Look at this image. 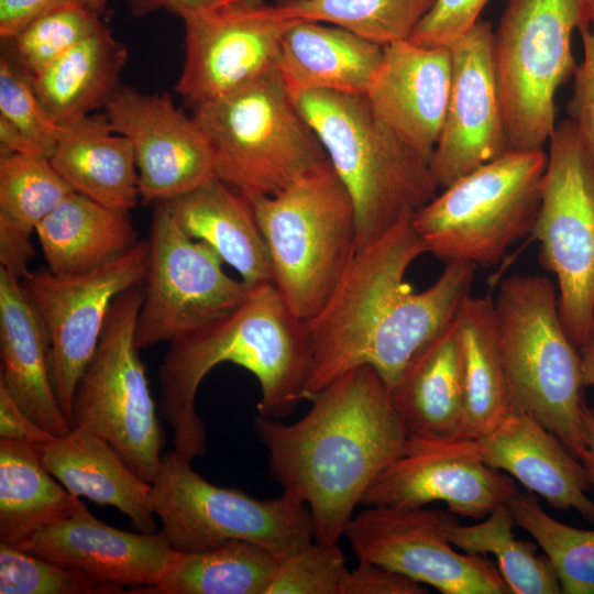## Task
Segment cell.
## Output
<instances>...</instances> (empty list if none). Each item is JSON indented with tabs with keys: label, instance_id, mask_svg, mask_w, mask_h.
<instances>
[{
	"label": "cell",
	"instance_id": "1",
	"mask_svg": "<svg viewBox=\"0 0 594 594\" xmlns=\"http://www.w3.org/2000/svg\"><path fill=\"white\" fill-rule=\"evenodd\" d=\"M413 216L356 250L324 306L306 320L312 355L308 400L360 365L372 366L391 387L471 295L477 266L465 261L446 262L421 292L406 282L408 267L427 253Z\"/></svg>",
	"mask_w": 594,
	"mask_h": 594
},
{
	"label": "cell",
	"instance_id": "2",
	"mask_svg": "<svg viewBox=\"0 0 594 594\" xmlns=\"http://www.w3.org/2000/svg\"><path fill=\"white\" fill-rule=\"evenodd\" d=\"M294 424L256 415L254 431L283 494L307 506L319 542H339L378 475L405 454L409 433L389 387L370 365L349 370Z\"/></svg>",
	"mask_w": 594,
	"mask_h": 594
},
{
	"label": "cell",
	"instance_id": "3",
	"mask_svg": "<svg viewBox=\"0 0 594 594\" xmlns=\"http://www.w3.org/2000/svg\"><path fill=\"white\" fill-rule=\"evenodd\" d=\"M168 343L158 370L160 415L172 429L173 451L187 460L207 452L196 396L220 363L253 374L263 416L286 417L308 400L312 355L307 321L289 310L273 283L251 287L235 308Z\"/></svg>",
	"mask_w": 594,
	"mask_h": 594
},
{
	"label": "cell",
	"instance_id": "4",
	"mask_svg": "<svg viewBox=\"0 0 594 594\" xmlns=\"http://www.w3.org/2000/svg\"><path fill=\"white\" fill-rule=\"evenodd\" d=\"M294 102L352 198L356 250L436 196L429 163L376 117L365 95L315 90Z\"/></svg>",
	"mask_w": 594,
	"mask_h": 594
},
{
	"label": "cell",
	"instance_id": "5",
	"mask_svg": "<svg viewBox=\"0 0 594 594\" xmlns=\"http://www.w3.org/2000/svg\"><path fill=\"white\" fill-rule=\"evenodd\" d=\"M216 178L249 200L271 196L329 160L276 68L195 107Z\"/></svg>",
	"mask_w": 594,
	"mask_h": 594
},
{
	"label": "cell",
	"instance_id": "6",
	"mask_svg": "<svg viewBox=\"0 0 594 594\" xmlns=\"http://www.w3.org/2000/svg\"><path fill=\"white\" fill-rule=\"evenodd\" d=\"M266 243L272 283L289 310L311 319L356 251V217L330 162L278 193L250 200Z\"/></svg>",
	"mask_w": 594,
	"mask_h": 594
},
{
	"label": "cell",
	"instance_id": "7",
	"mask_svg": "<svg viewBox=\"0 0 594 594\" xmlns=\"http://www.w3.org/2000/svg\"><path fill=\"white\" fill-rule=\"evenodd\" d=\"M493 302L512 410L536 418L579 458L585 449L581 361L558 289L547 277L514 274Z\"/></svg>",
	"mask_w": 594,
	"mask_h": 594
},
{
	"label": "cell",
	"instance_id": "8",
	"mask_svg": "<svg viewBox=\"0 0 594 594\" xmlns=\"http://www.w3.org/2000/svg\"><path fill=\"white\" fill-rule=\"evenodd\" d=\"M547 161L543 150H509L444 187L413 216L427 253L496 264L534 229Z\"/></svg>",
	"mask_w": 594,
	"mask_h": 594
},
{
	"label": "cell",
	"instance_id": "9",
	"mask_svg": "<svg viewBox=\"0 0 594 594\" xmlns=\"http://www.w3.org/2000/svg\"><path fill=\"white\" fill-rule=\"evenodd\" d=\"M591 0H507L492 54L510 150H543L556 129L558 88L574 75L572 34Z\"/></svg>",
	"mask_w": 594,
	"mask_h": 594
},
{
	"label": "cell",
	"instance_id": "10",
	"mask_svg": "<svg viewBox=\"0 0 594 594\" xmlns=\"http://www.w3.org/2000/svg\"><path fill=\"white\" fill-rule=\"evenodd\" d=\"M190 463L175 451L163 454L151 484L153 512L176 551H207L242 540L279 560L315 540L306 505L285 494L258 499L219 486Z\"/></svg>",
	"mask_w": 594,
	"mask_h": 594
},
{
	"label": "cell",
	"instance_id": "11",
	"mask_svg": "<svg viewBox=\"0 0 594 594\" xmlns=\"http://www.w3.org/2000/svg\"><path fill=\"white\" fill-rule=\"evenodd\" d=\"M142 300L143 283L113 300L95 354L76 384L69 424L106 439L152 484L165 436L135 343Z\"/></svg>",
	"mask_w": 594,
	"mask_h": 594
},
{
	"label": "cell",
	"instance_id": "12",
	"mask_svg": "<svg viewBox=\"0 0 594 594\" xmlns=\"http://www.w3.org/2000/svg\"><path fill=\"white\" fill-rule=\"evenodd\" d=\"M531 235L557 280L560 317L579 348L594 327V157L571 119L549 139Z\"/></svg>",
	"mask_w": 594,
	"mask_h": 594
},
{
	"label": "cell",
	"instance_id": "13",
	"mask_svg": "<svg viewBox=\"0 0 594 594\" xmlns=\"http://www.w3.org/2000/svg\"><path fill=\"white\" fill-rule=\"evenodd\" d=\"M135 343L145 349L189 333L223 316L251 286L223 268L221 257L191 239L163 202L154 205Z\"/></svg>",
	"mask_w": 594,
	"mask_h": 594
},
{
	"label": "cell",
	"instance_id": "14",
	"mask_svg": "<svg viewBox=\"0 0 594 594\" xmlns=\"http://www.w3.org/2000/svg\"><path fill=\"white\" fill-rule=\"evenodd\" d=\"M147 257L148 241L139 240L97 268L67 275L37 270L20 279L47 329L52 382L68 422L76 384L95 354L110 307L122 292L143 283Z\"/></svg>",
	"mask_w": 594,
	"mask_h": 594
},
{
	"label": "cell",
	"instance_id": "15",
	"mask_svg": "<svg viewBox=\"0 0 594 594\" xmlns=\"http://www.w3.org/2000/svg\"><path fill=\"white\" fill-rule=\"evenodd\" d=\"M450 512L367 506L343 537L359 561L387 566L443 594H512L486 556L458 551L446 525Z\"/></svg>",
	"mask_w": 594,
	"mask_h": 594
},
{
	"label": "cell",
	"instance_id": "16",
	"mask_svg": "<svg viewBox=\"0 0 594 594\" xmlns=\"http://www.w3.org/2000/svg\"><path fill=\"white\" fill-rule=\"evenodd\" d=\"M182 19L185 62L175 89L194 107L274 68L280 40L295 21L262 0L204 9Z\"/></svg>",
	"mask_w": 594,
	"mask_h": 594
},
{
	"label": "cell",
	"instance_id": "17",
	"mask_svg": "<svg viewBox=\"0 0 594 594\" xmlns=\"http://www.w3.org/2000/svg\"><path fill=\"white\" fill-rule=\"evenodd\" d=\"M103 109L113 130L133 146L144 205L168 201L216 178L207 139L167 94L119 87Z\"/></svg>",
	"mask_w": 594,
	"mask_h": 594
},
{
	"label": "cell",
	"instance_id": "18",
	"mask_svg": "<svg viewBox=\"0 0 594 594\" xmlns=\"http://www.w3.org/2000/svg\"><path fill=\"white\" fill-rule=\"evenodd\" d=\"M491 23L479 20L452 46L444 123L429 162L439 187L509 151L492 54Z\"/></svg>",
	"mask_w": 594,
	"mask_h": 594
},
{
	"label": "cell",
	"instance_id": "19",
	"mask_svg": "<svg viewBox=\"0 0 594 594\" xmlns=\"http://www.w3.org/2000/svg\"><path fill=\"white\" fill-rule=\"evenodd\" d=\"M430 441L448 453L508 474L552 508L574 509L594 524V502L586 495L591 484L583 463L532 416L512 410L482 437Z\"/></svg>",
	"mask_w": 594,
	"mask_h": 594
},
{
	"label": "cell",
	"instance_id": "20",
	"mask_svg": "<svg viewBox=\"0 0 594 594\" xmlns=\"http://www.w3.org/2000/svg\"><path fill=\"white\" fill-rule=\"evenodd\" d=\"M518 487L512 476L477 460L409 438L404 455L373 482L361 505L424 507L440 502L454 515L483 519Z\"/></svg>",
	"mask_w": 594,
	"mask_h": 594
},
{
	"label": "cell",
	"instance_id": "21",
	"mask_svg": "<svg viewBox=\"0 0 594 594\" xmlns=\"http://www.w3.org/2000/svg\"><path fill=\"white\" fill-rule=\"evenodd\" d=\"M22 550L103 583L150 587L166 572L175 549L162 531H127L98 519L79 499L63 519L23 542Z\"/></svg>",
	"mask_w": 594,
	"mask_h": 594
},
{
	"label": "cell",
	"instance_id": "22",
	"mask_svg": "<svg viewBox=\"0 0 594 594\" xmlns=\"http://www.w3.org/2000/svg\"><path fill=\"white\" fill-rule=\"evenodd\" d=\"M451 84L449 47L403 40L384 46L365 97L376 117L429 163L444 123Z\"/></svg>",
	"mask_w": 594,
	"mask_h": 594
},
{
	"label": "cell",
	"instance_id": "23",
	"mask_svg": "<svg viewBox=\"0 0 594 594\" xmlns=\"http://www.w3.org/2000/svg\"><path fill=\"white\" fill-rule=\"evenodd\" d=\"M47 329L24 295L20 279L0 267V387L54 437L72 427L51 376Z\"/></svg>",
	"mask_w": 594,
	"mask_h": 594
},
{
	"label": "cell",
	"instance_id": "24",
	"mask_svg": "<svg viewBox=\"0 0 594 594\" xmlns=\"http://www.w3.org/2000/svg\"><path fill=\"white\" fill-rule=\"evenodd\" d=\"M389 395L409 438H461L465 392L455 318L413 356L389 387Z\"/></svg>",
	"mask_w": 594,
	"mask_h": 594
},
{
	"label": "cell",
	"instance_id": "25",
	"mask_svg": "<svg viewBox=\"0 0 594 594\" xmlns=\"http://www.w3.org/2000/svg\"><path fill=\"white\" fill-rule=\"evenodd\" d=\"M384 46L339 26L295 20L275 62L289 96L315 90L365 95Z\"/></svg>",
	"mask_w": 594,
	"mask_h": 594
},
{
	"label": "cell",
	"instance_id": "26",
	"mask_svg": "<svg viewBox=\"0 0 594 594\" xmlns=\"http://www.w3.org/2000/svg\"><path fill=\"white\" fill-rule=\"evenodd\" d=\"M44 465L77 497L116 507L142 532H155L152 485L103 438L72 429L40 447Z\"/></svg>",
	"mask_w": 594,
	"mask_h": 594
},
{
	"label": "cell",
	"instance_id": "27",
	"mask_svg": "<svg viewBox=\"0 0 594 594\" xmlns=\"http://www.w3.org/2000/svg\"><path fill=\"white\" fill-rule=\"evenodd\" d=\"M50 161L75 193L102 206L129 212L140 200L133 146L105 113L59 123Z\"/></svg>",
	"mask_w": 594,
	"mask_h": 594
},
{
	"label": "cell",
	"instance_id": "28",
	"mask_svg": "<svg viewBox=\"0 0 594 594\" xmlns=\"http://www.w3.org/2000/svg\"><path fill=\"white\" fill-rule=\"evenodd\" d=\"M163 204L188 237L208 244L249 286L272 283L266 243L243 195L213 178Z\"/></svg>",
	"mask_w": 594,
	"mask_h": 594
},
{
	"label": "cell",
	"instance_id": "29",
	"mask_svg": "<svg viewBox=\"0 0 594 594\" xmlns=\"http://www.w3.org/2000/svg\"><path fill=\"white\" fill-rule=\"evenodd\" d=\"M35 233L47 270L58 275L102 266L139 242L129 212L108 208L75 191L44 218Z\"/></svg>",
	"mask_w": 594,
	"mask_h": 594
},
{
	"label": "cell",
	"instance_id": "30",
	"mask_svg": "<svg viewBox=\"0 0 594 594\" xmlns=\"http://www.w3.org/2000/svg\"><path fill=\"white\" fill-rule=\"evenodd\" d=\"M127 59L128 48L106 25L29 76L45 107L64 123L106 107L120 87Z\"/></svg>",
	"mask_w": 594,
	"mask_h": 594
},
{
	"label": "cell",
	"instance_id": "31",
	"mask_svg": "<svg viewBox=\"0 0 594 594\" xmlns=\"http://www.w3.org/2000/svg\"><path fill=\"white\" fill-rule=\"evenodd\" d=\"M74 190L50 158L0 156V267L23 278L35 255L31 235Z\"/></svg>",
	"mask_w": 594,
	"mask_h": 594
},
{
	"label": "cell",
	"instance_id": "32",
	"mask_svg": "<svg viewBox=\"0 0 594 594\" xmlns=\"http://www.w3.org/2000/svg\"><path fill=\"white\" fill-rule=\"evenodd\" d=\"M455 320L465 392L460 439H475L492 431L512 411L494 302L470 295Z\"/></svg>",
	"mask_w": 594,
	"mask_h": 594
},
{
	"label": "cell",
	"instance_id": "33",
	"mask_svg": "<svg viewBox=\"0 0 594 594\" xmlns=\"http://www.w3.org/2000/svg\"><path fill=\"white\" fill-rule=\"evenodd\" d=\"M79 499L46 469L40 447L0 439V542L20 547Z\"/></svg>",
	"mask_w": 594,
	"mask_h": 594
},
{
	"label": "cell",
	"instance_id": "34",
	"mask_svg": "<svg viewBox=\"0 0 594 594\" xmlns=\"http://www.w3.org/2000/svg\"><path fill=\"white\" fill-rule=\"evenodd\" d=\"M278 559L266 549L233 540L216 549L176 551L153 586L142 594H266Z\"/></svg>",
	"mask_w": 594,
	"mask_h": 594
},
{
	"label": "cell",
	"instance_id": "35",
	"mask_svg": "<svg viewBox=\"0 0 594 594\" xmlns=\"http://www.w3.org/2000/svg\"><path fill=\"white\" fill-rule=\"evenodd\" d=\"M507 504L482 521L462 525L450 514L446 530L452 544L468 553L495 557L497 569L512 594H558L561 586L548 558L538 554V544L519 540Z\"/></svg>",
	"mask_w": 594,
	"mask_h": 594
},
{
	"label": "cell",
	"instance_id": "36",
	"mask_svg": "<svg viewBox=\"0 0 594 594\" xmlns=\"http://www.w3.org/2000/svg\"><path fill=\"white\" fill-rule=\"evenodd\" d=\"M435 0H279L290 20L327 22L386 46L408 40Z\"/></svg>",
	"mask_w": 594,
	"mask_h": 594
},
{
	"label": "cell",
	"instance_id": "37",
	"mask_svg": "<svg viewBox=\"0 0 594 594\" xmlns=\"http://www.w3.org/2000/svg\"><path fill=\"white\" fill-rule=\"evenodd\" d=\"M506 504L515 526L527 531L544 552L561 592L594 594V529L575 528L554 519L528 490L518 491Z\"/></svg>",
	"mask_w": 594,
	"mask_h": 594
},
{
	"label": "cell",
	"instance_id": "38",
	"mask_svg": "<svg viewBox=\"0 0 594 594\" xmlns=\"http://www.w3.org/2000/svg\"><path fill=\"white\" fill-rule=\"evenodd\" d=\"M102 14L68 7L40 16L11 40L13 59L33 76L74 45L106 26Z\"/></svg>",
	"mask_w": 594,
	"mask_h": 594
},
{
	"label": "cell",
	"instance_id": "39",
	"mask_svg": "<svg viewBox=\"0 0 594 594\" xmlns=\"http://www.w3.org/2000/svg\"><path fill=\"white\" fill-rule=\"evenodd\" d=\"M1 594H121L123 587L0 542Z\"/></svg>",
	"mask_w": 594,
	"mask_h": 594
},
{
	"label": "cell",
	"instance_id": "40",
	"mask_svg": "<svg viewBox=\"0 0 594 594\" xmlns=\"http://www.w3.org/2000/svg\"><path fill=\"white\" fill-rule=\"evenodd\" d=\"M349 572L339 542L314 540L278 560L266 594H343Z\"/></svg>",
	"mask_w": 594,
	"mask_h": 594
},
{
	"label": "cell",
	"instance_id": "41",
	"mask_svg": "<svg viewBox=\"0 0 594 594\" xmlns=\"http://www.w3.org/2000/svg\"><path fill=\"white\" fill-rule=\"evenodd\" d=\"M0 116L28 138L40 156L51 157L59 122L40 99L29 74L7 55L0 58Z\"/></svg>",
	"mask_w": 594,
	"mask_h": 594
},
{
	"label": "cell",
	"instance_id": "42",
	"mask_svg": "<svg viewBox=\"0 0 594 594\" xmlns=\"http://www.w3.org/2000/svg\"><path fill=\"white\" fill-rule=\"evenodd\" d=\"M490 0H435L410 37L425 47H449L468 33L480 20Z\"/></svg>",
	"mask_w": 594,
	"mask_h": 594
},
{
	"label": "cell",
	"instance_id": "43",
	"mask_svg": "<svg viewBox=\"0 0 594 594\" xmlns=\"http://www.w3.org/2000/svg\"><path fill=\"white\" fill-rule=\"evenodd\" d=\"M578 31L582 36L584 55L573 75L568 113L594 157V0H591L587 19Z\"/></svg>",
	"mask_w": 594,
	"mask_h": 594
},
{
	"label": "cell",
	"instance_id": "44",
	"mask_svg": "<svg viewBox=\"0 0 594 594\" xmlns=\"http://www.w3.org/2000/svg\"><path fill=\"white\" fill-rule=\"evenodd\" d=\"M108 0H0V37L8 42L42 15L68 7H81L103 14Z\"/></svg>",
	"mask_w": 594,
	"mask_h": 594
},
{
	"label": "cell",
	"instance_id": "45",
	"mask_svg": "<svg viewBox=\"0 0 594 594\" xmlns=\"http://www.w3.org/2000/svg\"><path fill=\"white\" fill-rule=\"evenodd\" d=\"M426 585L387 566L359 561L349 572L343 594H426Z\"/></svg>",
	"mask_w": 594,
	"mask_h": 594
},
{
	"label": "cell",
	"instance_id": "46",
	"mask_svg": "<svg viewBox=\"0 0 594 594\" xmlns=\"http://www.w3.org/2000/svg\"><path fill=\"white\" fill-rule=\"evenodd\" d=\"M54 438L40 427L9 394L0 387V439L45 446Z\"/></svg>",
	"mask_w": 594,
	"mask_h": 594
},
{
	"label": "cell",
	"instance_id": "47",
	"mask_svg": "<svg viewBox=\"0 0 594 594\" xmlns=\"http://www.w3.org/2000/svg\"><path fill=\"white\" fill-rule=\"evenodd\" d=\"M220 0H127L130 13L142 18L150 13L165 9L180 18L187 13L213 8Z\"/></svg>",
	"mask_w": 594,
	"mask_h": 594
},
{
	"label": "cell",
	"instance_id": "48",
	"mask_svg": "<svg viewBox=\"0 0 594 594\" xmlns=\"http://www.w3.org/2000/svg\"><path fill=\"white\" fill-rule=\"evenodd\" d=\"M12 154L40 156L28 138L0 116V156Z\"/></svg>",
	"mask_w": 594,
	"mask_h": 594
},
{
	"label": "cell",
	"instance_id": "49",
	"mask_svg": "<svg viewBox=\"0 0 594 594\" xmlns=\"http://www.w3.org/2000/svg\"><path fill=\"white\" fill-rule=\"evenodd\" d=\"M581 417L585 449L579 459L587 472L591 486L594 487V409L588 407L585 400L582 403Z\"/></svg>",
	"mask_w": 594,
	"mask_h": 594
},
{
	"label": "cell",
	"instance_id": "50",
	"mask_svg": "<svg viewBox=\"0 0 594 594\" xmlns=\"http://www.w3.org/2000/svg\"><path fill=\"white\" fill-rule=\"evenodd\" d=\"M578 350L581 361L582 386H594V327L588 338L578 348Z\"/></svg>",
	"mask_w": 594,
	"mask_h": 594
},
{
	"label": "cell",
	"instance_id": "51",
	"mask_svg": "<svg viewBox=\"0 0 594 594\" xmlns=\"http://www.w3.org/2000/svg\"><path fill=\"white\" fill-rule=\"evenodd\" d=\"M241 1H250V0H220L215 7L226 6V4L241 2Z\"/></svg>",
	"mask_w": 594,
	"mask_h": 594
}]
</instances>
